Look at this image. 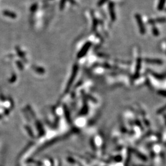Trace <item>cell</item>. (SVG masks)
I'll return each mask as SVG.
<instances>
[{"label": "cell", "mask_w": 166, "mask_h": 166, "mask_svg": "<svg viewBox=\"0 0 166 166\" xmlns=\"http://www.w3.org/2000/svg\"><path fill=\"white\" fill-rule=\"evenodd\" d=\"M135 19H136L137 22V24L139 27V29L140 31V33L142 34H145V25L143 23V21H142V16H141L140 14H136L135 16Z\"/></svg>", "instance_id": "cell-1"}, {"label": "cell", "mask_w": 166, "mask_h": 166, "mask_svg": "<svg viewBox=\"0 0 166 166\" xmlns=\"http://www.w3.org/2000/svg\"><path fill=\"white\" fill-rule=\"evenodd\" d=\"M108 9L110 11V15L112 21H114L116 19V16L115 10H114V4L113 2L110 1L108 4Z\"/></svg>", "instance_id": "cell-2"}, {"label": "cell", "mask_w": 166, "mask_h": 166, "mask_svg": "<svg viewBox=\"0 0 166 166\" xmlns=\"http://www.w3.org/2000/svg\"><path fill=\"white\" fill-rule=\"evenodd\" d=\"M2 14L6 17H8L11 19H16L17 17V14L12 11H8V10H4L2 11Z\"/></svg>", "instance_id": "cell-3"}, {"label": "cell", "mask_w": 166, "mask_h": 166, "mask_svg": "<svg viewBox=\"0 0 166 166\" xmlns=\"http://www.w3.org/2000/svg\"><path fill=\"white\" fill-rule=\"evenodd\" d=\"M166 2V0H159L158 4V10L159 11H162L164 9V6H165Z\"/></svg>", "instance_id": "cell-4"}, {"label": "cell", "mask_w": 166, "mask_h": 166, "mask_svg": "<svg viewBox=\"0 0 166 166\" xmlns=\"http://www.w3.org/2000/svg\"><path fill=\"white\" fill-rule=\"evenodd\" d=\"M166 22V18L165 17H160L156 19H154V22L155 23H164Z\"/></svg>", "instance_id": "cell-5"}, {"label": "cell", "mask_w": 166, "mask_h": 166, "mask_svg": "<svg viewBox=\"0 0 166 166\" xmlns=\"http://www.w3.org/2000/svg\"><path fill=\"white\" fill-rule=\"evenodd\" d=\"M66 1H67V0H61V1H60V10L63 9L64 6H65Z\"/></svg>", "instance_id": "cell-6"}, {"label": "cell", "mask_w": 166, "mask_h": 166, "mask_svg": "<svg viewBox=\"0 0 166 166\" xmlns=\"http://www.w3.org/2000/svg\"><path fill=\"white\" fill-rule=\"evenodd\" d=\"M37 7H38L37 4H36V3L33 4L31 6V7H30V11H31L32 12H35L36 10L37 9Z\"/></svg>", "instance_id": "cell-7"}, {"label": "cell", "mask_w": 166, "mask_h": 166, "mask_svg": "<svg viewBox=\"0 0 166 166\" xmlns=\"http://www.w3.org/2000/svg\"><path fill=\"white\" fill-rule=\"evenodd\" d=\"M153 34L155 35H159V31H158V30L155 27L153 28Z\"/></svg>", "instance_id": "cell-8"}, {"label": "cell", "mask_w": 166, "mask_h": 166, "mask_svg": "<svg viewBox=\"0 0 166 166\" xmlns=\"http://www.w3.org/2000/svg\"><path fill=\"white\" fill-rule=\"evenodd\" d=\"M108 0H100L98 2V6H102L104 4H105V2L107 1Z\"/></svg>", "instance_id": "cell-9"}, {"label": "cell", "mask_w": 166, "mask_h": 166, "mask_svg": "<svg viewBox=\"0 0 166 166\" xmlns=\"http://www.w3.org/2000/svg\"><path fill=\"white\" fill-rule=\"evenodd\" d=\"M1 118V115H0V118Z\"/></svg>", "instance_id": "cell-10"}, {"label": "cell", "mask_w": 166, "mask_h": 166, "mask_svg": "<svg viewBox=\"0 0 166 166\" xmlns=\"http://www.w3.org/2000/svg\"></svg>", "instance_id": "cell-11"}]
</instances>
